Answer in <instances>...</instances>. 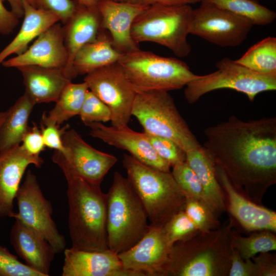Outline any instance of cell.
Segmentation results:
<instances>
[{
    "label": "cell",
    "mask_w": 276,
    "mask_h": 276,
    "mask_svg": "<svg viewBox=\"0 0 276 276\" xmlns=\"http://www.w3.org/2000/svg\"><path fill=\"white\" fill-rule=\"evenodd\" d=\"M203 147L234 189L261 204L276 183V118L249 121L234 116L203 130Z\"/></svg>",
    "instance_id": "obj_1"
},
{
    "label": "cell",
    "mask_w": 276,
    "mask_h": 276,
    "mask_svg": "<svg viewBox=\"0 0 276 276\" xmlns=\"http://www.w3.org/2000/svg\"><path fill=\"white\" fill-rule=\"evenodd\" d=\"M230 217L216 229L200 232L172 246L166 276H228L232 247Z\"/></svg>",
    "instance_id": "obj_2"
},
{
    "label": "cell",
    "mask_w": 276,
    "mask_h": 276,
    "mask_svg": "<svg viewBox=\"0 0 276 276\" xmlns=\"http://www.w3.org/2000/svg\"><path fill=\"white\" fill-rule=\"evenodd\" d=\"M68 226L72 247L88 251L108 248L107 196L100 185L79 178L67 181Z\"/></svg>",
    "instance_id": "obj_3"
},
{
    "label": "cell",
    "mask_w": 276,
    "mask_h": 276,
    "mask_svg": "<svg viewBox=\"0 0 276 276\" xmlns=\"http://www.w3.org/2000/svg\"><path fill=\"white\" fill-rule=\"evenodd\" d=\"M122 164L150 224L162 227L183 210L186 197L171 171L152 168L130 154L124 155Z\"/></svg>",
    "instance_id": "obj_4"
},
{
    "label": "cell",
    "mask_w": 276,
    "mask_h": 276,
    "mask_svg": "<svg viewBox=\"0 0 276 276\" xmlns=\"http://www.w3.org/2000/svg\"><path fill=\"white\" fill-rule=\"evenodd\" d=\"M107 196L106 229L108 248L118 255L136 244L150 224L147 212L128 179L113 174Z\"/></svg>",
    "instance_id": "obj_5"
},
{
    "label": "cell",
    "mask_w": 276,
    "mask_h": 276,
    "mask_svg": "<svg viewBox=\"0 0 276 276\" xmlns=\"http://www.w3.org/2000/svg\"><path fill=\"white\" fill-rule=\"evenodd\" d=\"M193 9L190 5L149 6L134 20L131 36L134 42L150 41L164 46L178 57L191 51L187 40Z\"/></svg>",
    "instance_id": "obj_6"
},
{
    "label": "cell",
    "mask_w": 276,
    "mask_h": 276,
    "mask_svg": "<svg viewBox=\"0 0 276 276\" xmlns=\"http://www.w3.org/2000/svg\"><path fill=\"white\" fill-rule=\"evenodd\" d=\"M118 63L137 93L179 89L200 76L182 60L140 49L123 54Z\"/></svg>",
    "instance_id": "obj_7"
},
{
    "label": "cell",
    "mask_w": 276,
    "mask_h": 276,
    "mask_svg": "<svg viewBox=\"0 0 276 276\" xmlns=\"http://www.w3.org/2000/svg\"><path fill=\"white\" fill-rule=\"evenodd\" d=\"M132 116L142 125L144 132L170 139L186 152L201 146L168 91L137 93L133 104Z\"/></svg>",
    "instance_id": "obj_8"
},
{
    "label": "cell",
    "mask_w": 276,
    "mask_h": 276,
    "mask_svg": "<svg viewBox=\"0 0 276 276\" xmlns=\"http://www.w3.org/2000/svg\"><path fill=\"white\" fill-rule=\"evenodd\" d=\"M216 66L214 72L200 75L185 86L184 96L189 103L193 104L205 94L220 89L243 93L251 102L259 94L276 89V74L256 72L227 57L218 61Z\"/></svg>",
    "instance_id": "obj_9"
},
{
    "label": "cell",
    "mask_w": 276,
    "mask_h": 276,
    "mask_svg": "<svg viewBox=\"0 0 276 276\" xmlns=\"http://www.w3.org/2000/svg\"><path fill=\"white\" fill-rule=\"evenodd\" d=\"M62 142L64 152L55 150L52 159L61 169L66 181L79 177L101 185L105 175L118 161L114 155L91 146L74 129L65 131Z\"/></svg>",
    "instance_id": "obj_10"
},
{
    "label": "cell",
    "mask_w": 276,
    "mask_h": 276,
    "mask_svg": "<svg viewBox=\"0 0 276 276\" xmlns=\"http://www.w3.org/2000/svg\"><path fill=\"white\" fill-rule=\"evenodd\" d=\"M88 89L101 100L111 113V125L128 126L137 93L117 62L85 75Z\"/></svg>",
    "instance_id": "obj_11"
},
{
    "label": "cell",
    "mask_w": 276,
    "mask_h": 276,
    "mask_svg": "<svg viewBox=\"0 0 276 276\" xmlns=\"http://www.w3.org/2000/svg\"><path fill=\"white\" fill-rule=\"evenodd\" d=\"M15 199L18 212L15 213L13 218L20 219L40 234L56 254L64 251L65 239L52 219V204L44 196L36 176L31 170H28Z\"/></svg>",
    "instance_id": "obj_12"
},
{
    "label": "cell",
    "mask_w": 276,
    "mask_h": 276,
    "mask_svg": "<svg viewBox=\"0 0 276 276\" xmlns=\"http://www.w3.org/2000/svg\"><path fill=\"white\" fill-rule=\"evenodd\" d=\"M253 26L228 12L201 3L193 9L189 33L222 47H235L246 40Z\"/></svg>",
    "instance_id": "obj_13"
},
{
    "label": "cell",
    "mask_w": 276,
    "mask_h": 276,
    "mask_svg": "<svg viewBox=\"0 0 276 276\" xmlns=\"http://www.w3.org/2000/svg\"><path fill=\"white\" fill-rule=\"evenodd\" d=\"M172 246L162 227L150 224L136 244L118 255L123 268L136 276H166Z\"/></svg>",
    "instance_id": "obj_14"
},
{
    "label": "cell",
    "mask_w": 276,
    "mask_h": 276,
    "mask_svg": "<svg viewBox=\"0 0 276 276\" xmlns=\"http://www.w3.org/2000/svg\"><path fill=\"white\" fill-rule=\"evenodd\" d=\"M89 135L117 148L125 150L141 162L156 169L170 172L171 166L155 152L145 132L135 131L128 126H108L102 123L85 125Z\"/></svg>",
    "instance_id": "obj_15"
},
{
    "label": "cell",
    "mask_w": 276,
    "mask_h": 276,
    "mask_svg": "<svg viewBox=\"0 0 276 276\" xmlns=\"http://www.w3.org/2000/svg\"><path fill=\"white\" fill-rule=\"evenodd\" d=\"M68 55L64 43L62 26L58 22L41 33L21 54L6 59V67L25 66L65 68Z\"/></svg>",
    "instance_id": "obj_16"
},
{
    "label": "cell",
    "mask_w": 276,
    "mask_h": 276,
    "mask_svg": "<svg viewBox=\"0 0 276 276\" xmlns=\"http://www.w3.org/2000/svg\"><path fill=\"white\" fill-rule=\"evenodd\" d=\"M148 7L137 3L100 0L97 6L101 28L109 33L113 47L125 54L139 49L131 36L135 19Z\"/></svg>",
    "instance_id": "obj_17"
},
{
    "label": "cell",
    "mask_w": 276,
    "mask_h": 276,
    "mask_svg": "<svg viewBox=\"0 0 276 276\" xmlns=\"http://www.w3.org/2000/svg\"><path fill=\"white\" fill-rule=\"evenodd\" d=\"M214 167L224 193L226 211L231 216L248 232L268 230L275 233L276 213L242 196L234 189L224 172Z\"/></svg>",
    "instance_id": "obj_18"
},
{
    "label": "cell",
    "mask_w": 276,
    "mask_h": 276,
    "mask_svg": "<svg viewBox=\"0 0 276 276\" xmlns=\"http://www.w3.org/2000/svg\"><path fill=\"white\" fill-rule=\"evenodd\" d=\"M40 156L28 154L20 145L0 152V217H13L14 200L28 167H41Z\"/></svg>",
    "instance_id": "obj_19"
},
{
    "label": "cell",
    "mask_w": 276,
    "mask_h": 276,
    "mask_svg": "<svg viewBox=\"0 0 276 276\" xmlns=\"http://www.w3.org/2000/svg\"><path fill=\"white\" fill-rule=\"evenodd\" d=\"M62 276H136L125 269L118 255L109 249L88 251L74 248L64 250Z\"/></svg>",
    "instance_id": "obj_20"
},
{
    "label": "cell",
    "mask_w": 276,
    "mask_h": 276,
    "mask_svg": "<svg viewBox=\"0 0 276 276\" xmlns=\"http://www.w3.org/2000/svg\"><path fill=\"white\" fill-rule=\"evenodd\" d=\"M10 232V242L17 255L29 267L48 276L55 252L38 232L15 218Z\"/></svg>",
    "instance_id": "obj_21"
},
{
    "label": "cell",
    "mask_w": 276,
    "mask_h": 276,
    "mask_svg": "<svg viewBox=\"0 0 276 276\" xmlns=\"http://www.w3.org/2000/svg\"><path fill=\"white\" fill-rule=\"evenodd\" d=\"M63 25L64 40L68 55L64 71L72 80V63L76 53L84 45L94 40L102 29L97 8H88L78 4L74 15Z\"/></svg>",
    "instance_id": "obj_22"
},
{
    "label": "cell",
    "mask_w": 276,
    "mask_h": 276,
    "mask_svg": "<svg viewBox=\"0 0 276 276\" xmlns=\"http://www.w3.org/2000/svg\"><path fill=\"white\" fill-rule=\"evenodd\" d=\"M17 69L23 77L25 94L36 104L56 102L72 82L64 68L31 65Z\"/></svg>",
    "instance_id": "obj_23"
},
{
    "label": "cell",
    "mask_w": 276,
    "mask_h": 276,
    "mask_svg": "<svg viewBox=\"0 0 276 276\" xmlns=\"http://www.w3.org/2000/svg\"><path fill=\"white\" fill-rule=\"evenodd\" d=\"M23 22L13 40L0 52V64L9 56L25 52L29 44L53 25L60 22L52 13L23 1Z\"/></svg>",
    "instance_id": "obj_24"
},
{
    "label": "cell",
    "mask_w": 276,
    "mask_h": 276,
    "mask_svg": "<svg viewBox=\"0 0 276 276\" xmlns=\"http://www.w3.org/2000/svg\"><path fill=\"white\" fill-rule=\"evenodd\" d=\"M122 54L113 47L110 36L102 29L94 40L76 53L72 66L73 79L117 63Z\"/></svg>",
    "instance_id": "obj_25"
},
{
    "label": "cell",
    "mask_w": 276,
    "mask_h": 276,
    "mask_svg": "<svg viewBox=\"0 0 276 276\" xmlns=\"http://www.w3.org/2000/svg\"><path fill=\"white\" fill-rule=\"evenodd\" d=\"M186 162L197 175L206 201L218 214L226 211L224 193L214 164L203 146L186 152Z\"/></svg>",
    "instance_id": "obj_26"
},
{
    "label": "cell",
    "mask_w": 276,
    "mask_h": 276,
    "mask_svg": "<svg viewBox=\"0 0 276 276\" xmlns=\"http://www.w3.org/2000/svg\"><path fill=\"white\" fill-rule=\"evenodd\" d=\"M36 104L26 94L20 97L6 111L0 127V152L20 145L28 130V121Z\"/></svg>",
    "instance_id": "obj_27"
},
{
    "label": "cell",
    "mask_w": 276,
    "mask_h": 276,
    "mask_svg": "<svg viewBox=\"0 0 276 276\" xmlns=\"http://www.w3.org/2000/svg\"><path fill=\"white\" fill-rule=\"evenodd\" d=\"M85 82L69 83L61 92L55 106L48 112H43L41 124L60 126L75 116L79 115L88 90Z\"/></svg>",
    "instance_id": "obj_28"
},
{
    "label": "cell",
    "mask_w": 276,
    "mask_h": 276,
    "mask_svg": "<svg viewBox=\"0 0 276 276\" xmlns=\"http://www.w3.org/2000/svg\"><path fill=\"white\" fill-rule=\"evenodd\" d=\"M200 2L228 12L247 20L254 26L269 25L276 18L274 11L256 0H200Z\"/></svg>",
    "instance_id": "obj_29"
},
{
    "label": "cell",
    "mask_w": 276,
    "mask_h": 276,
    "mask_svg": "<svg viewBox=\"0 0 276 276\" xmlns=\"http://www.w3.org/2000/svg\"><path fill=\"white\" fill-rule=\"evenodd\" d=\"M235 60L256 72L276 74V38L269 36L264 38Z\"/></svg>",
    "instance_id": "obj_30"
},
{
    "label": "cell",
    "mask_w": 276,
    "mask_h": 276,
    "mask_svg": "<svg viewBox=\"0 0 276 276\" xmlns=\"http://www.w3.org/2000/svg\"><path fill=\"white\" fill-rule=\"evenodd\" d=\"M229 240L232 247L244 260L251 259L260 252L276 249V236L270 231L254 232L248 237H242L232 229Z\"/></svg>",
    "instance_id": "obj_31"
},
{
    "label": "cell",
    "mask_w": 276,
    "mask_h": 276,
    "mask_svg": "<svg viewBox=\"0 0 276 276\" xmlns=\"http://www.w3.org/2000/svg\"><path fill=\"white\" fill-rule=\"evenodd\" d=\"M183 210L201 233L216 229L221 225L216 211L204 200L186 198Z\"/></svg>",
    "instance_id": "obj_32"
},
{
    "label": "cell",
    "mask_w": 276,
    "mask_h": 276,
    "mask_svg": "<svg viewBox=\"0 0 276 276\" xmlns=\"http://www.w3.org/2000/svg\"><path fill=\"white\" fill-rule=\"evenodd\" d=\"M162 228L172 245L177 242L190 240L200 233L183 210L174 214Z\"/></svg>",
    "instance_id": "obj_33"
},
{
    "label": "cell",
    "mask_w": 276,
    "mask_h": 276,
    "mask_svg": "<svg viewBox=\"0 0 276 276\" xmlns=\"http://www.w3.org/2000/svg\"><path fill=\"white\" fill-rule=\"evenodd\" d=\"M171 173L186 198L206 201L197 175L186 162L173 166Z\"/></svg>",
    "instance_id": "obj_34"
},
{
    "label": "cell",
    "mask_w": 276,
    "mask_h": 276,
    "mask_svg": "<svg viewBox=\"0 0 276 276\" xmlns=\"http://www.w3.org/2000/svg\"><path fill=\"white\" fill-rule=\"evenodd\" d=\"M79 115L85 125L93 122L106 123L110 121L111 118L109 107L89 90Z\"/></svg>",
    "instance_id": "obj_35"
},
{
    "label": "cell",
    "mask_w": 276,
    "mask_h": 276,
    "mask_svg": "<svg viewBox=\"0 0 276 276\" xmlns=\"http://www.w3.org/2000/svg\"><path fill=\"white\" fill-rule=\"evenodd\" d=\"M146 134L157 154L167 162L171 167L186 162V151L174 142L167 138Z\"/></svg>",
    "instance_id": "obj_36"
},
{
    "label": "cell",
    "mask_w": 276,
    "mask_h": 276,
    "mask_svg": "<svg viewBox=\"0 0 276 276\" xmlns=\"http://www.w3.org/2000/svg\"><path fill=\"white\" fill-rule=\"evenodd\" d=\"M0 276H43L18 260L8 249L0 245Z\"/></svg>",
    "instance_id": "obj_37"
},
{
    "label": "cell",
    "mask_w": 276,
    "mask_h": 276,
    "mask_svg": "<svg viewBox=\"0 0 276 276\" xmlns=\"http://www.w3.org/2000/svg\"><path fill=\"white\" fill-rule=\"evenodd\" d=\"M78 3L72 0H33V6L55 15L65 24L76 12Z\"/></svg>",
    "instance_id": "obj_38"
},
{
    "label": "cell",
    "mask_w": 276,
    "mask_h": 276,
    "mask_svg": "<svg viewBox=\"0 0 276 276\" xmlns=\"http://www.w3.org/2000/svg\"><path fill=\"white\" fill-rule=\"evenodd\" d=\"M68 128V125L60 129V126L55 124H41L40 130L45 147L64 152L65 147L62 142V135Z\"/></svg>",
    "instance_id": "obj_39"
},
{
    "label": "cell",
    "mask_w": 276,
    "mask_h": 276,
    "mask_svg": "<svg viewBox=\"0 0 276 276\" xmlns=\"http://www.w3.org/2000/svg\"><path fill=\"white\" fill-rule=\"evenodd\" d=\"M228 276H260L258 269L251 259H243L232 248Z\"/></svg>",
    "instance_id": "obj_40"
},
{
    "label": "cell",
    "mask_w": 276,
    "mask_h": 276,
    "mask_svg": "<svg viewBox=\"0 0 276 276\" xmlns=\"http://www.w3.org/2000/svg\"><path fill=\"white\" fill-rule=\"evenodd\" d=\"M21 146L28 154L33 156H39L46 147L41 130L36 123L33 122L32 127L28 130L22 137Z\"/></svg>",
    "instance_id": "obj_41"
},
{
    "label": "cell",
    "mask_w": 276,
    "mask_h": 276,
    "mask_svg": "<svg viewBox=\"0 0 276 276\" xmlns=\"http://www.w3.org/2000/svg\"><path fill=\"white\" fill-rule=\"evenodd\" d=\"M257 267L260 276L276 275V257L270 251L263 252L251 259Z\"/></svg>",
    "instance_id": "obj_42"
},
{
    "label": "cell",
    "mask_w": 276,
    "mask_h": 276,
    "mask_svg": "<svg viewBox=\"0 0 276 276\" xmlns=\"http://www.w3.org/2000/svg\"><path fill=\"white\" fill-rule=\"evenodd\" d=\"M18 22L19 18L0 0V34L7 35L12 33Z\"/></svg>",
    "instance_id": "obj_43"
},
{
    "label": "cell",
    "mask_w": 276,
    "mask_h": 276,
    "mask_svg": "<svg viewBox=\"0 0 276 276\" xmlns=\"http://www.w3.org/2000/svg\"><path fill=\"white\" fill-rule=\"evenodd\" d=\"M200 2V0H137V4L151 6L154 5H191Z\"/></svg>",
    "instance_id": "obj_44"
},
{
    "label": "cell",
    "mask_w": 276,
    "mask_h": 276,
    "mask_svg": "<svg viewBox=\"0 0 276 276\" xmlns=\"http://www.w3.org/2000/svg\"><path fill=\"white\" fill-rule=\"evenodd\" d=\"M33 6V0H26ZM7 2L11 7V11L19 19L23 17L24 0H2Z\"/></svg>",
    "instance_id": "obj_45"
},
{
    "label": "cell",
    "mask_w": 276,
    "mask_h": 276,
    "mask_svg": "<svg viewBox=\"0 0 276 276\" xmlns=\"http://www.w3.org/2000/svg\"><path fill=\"white\" fill-rule=\"evenodd\" d=\"M100 0H77L79 4L92 8H97Z\"/></svg>",
    "instance_id": "obj_46"
},
{
    "label": "cell",
    "mask_w": 276,
    "mask_h": 276,
    "mask_svg": "<svg viewBox=\"0 0 276 276\" xmlns=\"http://www.w3.org/2000/svg\"><path fill=\"white\" fill-rule=\"evenodd\" d=\"M116 2L121 3H137V0H107Z\"/></svg>",
    "instance_id": "obj_47"
},
{
    "label": "cell",
    "mask_w": 276,
    "mask_h": 276,
    "mask_svg": "<svg viewBox=\"0 0 276 276\" xmlns=\"http://www.w3.org/2000/svg\"><path fill=\"white\" fill-rule=\"evenodd\" d=\"M6 115V111H0V127L3 123Z\"/></svg>",
    "instance_id": "obj_48"
},
{
    "label": "cell",
    "mask_w": 276,
    "mask_h": 276,
    "mask_svg": "<svg viewBox=\"0 0 276 276\" xmlns=\"http://www.w3.org/2000/svg\"><path fill=\"white\" fill-rule=\"evenodd\" d=\"M273 1H275V0H273Z\"/></svg>",
    "instance_id": "obj_49"
},
{
    "label": "cell",
    "mask_w": 276,
    "mask_h": 276,
    "mask_svg": "<svg viewBox=\"0 0 276 276\" xmlns=\"http://www.w3.org/2000/svg\"></svg>",
    "instance_id": "obj_50"
}]
</instances>
